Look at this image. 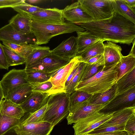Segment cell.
I'll return each mask as SVG.
<instances>
[{
    "instance_id": "obj_1",
    "label": "cell",
    "mask_w": 135,
    "mask_h": 135,
    "mask_svg": "<svg viewBox=\"0 0 135 135\" xmlns=\"http://www.w3.org/2000/svg\"><path fill=\"white\" fill-rule=\"evenodd\" d=\"M76 24L104 41L130 45L135 38V25L114 12L110 18Z\"/></svg>"
},
{
    "instance_id": "obj_2",
    "label": "cell",
    "mask_w": 135,
    "mask_h": 135,
    "mask_svg": "<svg viewBox=\"0 0 135 135\" xmlns=\"http://www.w3.org/2000/svg\"><path fill=\"white\" fill-rule=\"evenodd\" d=\"M117 64L111 66H104L91 78L79 82L75 90L83 91L93 95L111 88L116 83L117 80V72L114 69Z\"/></svg>"
},
{
    "instance_id": "obj_3",
    "label": "cell",
    "mask_w": 135,
    "mask_h": 135,
    "mask_svg": "<svg viewBox=\"0 0 135 135\" xmlns=\"http://www.w3.org/2000/svg\"><path fill=\"white\" fill-rule=\"evenodd\" d=\"M31 30L36 39L35 44L38 45L47 44L52 37L59 35L85 30L76 24L69 22L59 24L43 23L32 20Z\"/></svg>"
},
{
    "instance_id": "obj_4",
    "label": "cell",
    "mask_w": 135,
    "mask_h": 135,
    "mask_svg": "<svg viewBox=\"0 0 135 135\" xmlns=\"http://www.w3.org/2000/svg\"><path fill=\"white\" fill-rule=\"evenodd\" d=\"M46 104L42 121L50 123L54 127L69 113L70 95L65 92L50 95Z\"/></svg>"
},
{
    "instance_id": "obj_5",
    "label": "cell",
    "mask_w": 135,
    "mask_h": 135,
    "mask_svg": "<svg viewBox=\"0 0 135 135\" xmlns=\"http://www.w3.org/2000/svg\"><path fill=\"white\" fill-rule=\"evenodd\" d=\"M78 1L93 20L108 18L115 12L113 7V0H78Z\"/></svg>"
},
{
    "instance_id": "obj_6",
    "label": "cell",
    "mask_w": 135,
    "mask_h": 135,
    "mask_svg": "<svg viewBox=\"0 0 135 135\" xmlns=\"http://www.w3.org/2000/svg\"><path fill=\"white\" fill-rule=\"evenodd\" d=\"M114 113H105L97 111L90 114L73 124L74 135H85L89 133L110 119Z\"/></svg>"
},
{
    "instance_id": "obj_7",
    "label": "cell",
    "mask_w": 135,
    "mask_h": 135,
    "mask_svg": "<svg viewBox=\"0 0 135 135\" xmlns=\"http://www.w3.org/2000/svg\"><path fill=\"white\" fill-rule=\"evenodd\" d=\"M81 62L82 61L80 56H76L51 75L49 80L53 86L49 93V95L59 93H66L65 86L66 81L75 66Z\"/></svg>"
},
{
    "instance_id": "obj_8",
    "label": "cell",
    "mask_w": 135,
    "mask_h": 135,
    "mask_svg": "<svg viewBox=\"0 0 135 135\" xmlns=\"http://www.w3.org/2000/svg\"><path fill=\"white\" fill-rule=\"evenodd\" d=\"M135 107V86L118 93L98 112L112 113L124 108Z\"/></svg>"
},
{
    "instance_id": "obj_9",
    "label": "cell",
    "mask_w": 135,
    "mask_h": 135,
    "mask_svg": "<svg viewBox=\"0 0 135 135\" xmlns=\"http://www.w3.org/2000/svg\"><path fill=\"white\" fill-rule=\"evenodd\" d=\"M70 60L51 53L25 69L26 72L38 71L51 73L56 71L67 64Z\"/></svg>"
},
{
    "instance_id": "obj_10",
    "label": "cell",
    "mask_w": 135,
    "mask_h": 135,
    "mask_svg": "<svg viewBox=\"0 0 135 135\" xmlns=\"http://www.w3.org/2000/svg\"><path fill=\"white\" fill-rule=\"evenodd\" d=\"M0 41L18 44H35L36 39L33 33H22L9 23L0 28Z\"/></svg>"
},
{
    "instance_id": "obj_11",
    "label": "cell",
    "mask_w": 135,
    "mask_h": 135,
    "mask_svg": "<svg viewBox=\"0 0 135 135\" xmlns=\"http://www.w3.org/2000/svg\"><path fill=\"white\" fill-rule=\"evenodd\" d=\"M105 105H97L90 103L88 101L70 107L69 112L66 118L68 124L75 123L90 114L99 111Z\"/></svg>"
},
{
    "instance_id": "obj_12",
    "label": "cell",
    "mask_w": 135,
    "mask_h": 135,
    "mask_svg": "<svg viewBox=\"0 0 135 135\" xmlns=\"http://www.w3.org/2000/svg\"><path fill=\"white\" fill-rule=\"evenodd\" d=\"M0 83L5 97L7 93L12 89L21 85L27 83L25 69H12L4 75Z\"/></svg>"
},
{
    "instance_id": "obj_13",
    "label": "cell",
    "mask_w": 135,
    "mask_h": 135,
    "mask_svg": "<svg viewBox=\"0 0 135 135\" xmlns=\"http://www.w3.org/2000/svg\"><path fill=\"white\" fill-rule=\"evenodd\" d=\"M62 11V9L56 8H44L30 14L28 17L40 23L62 24L65 22Z\"/></svg>"
},
{
    "instance_id": "obj_14",
    "label": "cell",
    "mask_w": 135,
    "mask_h": 135,
    "mask_svg": "<svg viewBox=\"0 0 135 135\" xmlns=\"http://www.w3.org/2000/svg\"><path fill=\"white\" fill-rule=\"evenodd\" d=\"M54 127L46 121L18 125L14 129L17 135H50Z\"/></svg>"
},
{
    "instance_id": "obj_15",
    "label": "cell",
    "mask_w": 135,
    "mask_h": 135,
    "mask_svg": "<svg viewBox=\"0 0 135 135\" xmlns=\"http://www.w3.org/2000/svg\"><path fill=\"white\" fill-rule=\"evenodd\" d=\"M62 13L64 19L75 24L93 20L83 9L78 1L66 6L62 9Z\"/></svg>"
},
{
    "instance_id": "obj_16",
    "label": "cell",
    "mask_w": 135,
    "mask_h": 135,
    "mask_svg": "<svg viewBox=\"0 0 135 135\" xmlns=\"http://www.w3.org/2000/svg\"><path fill=\"white\" fill-rule=\"evenodd\" d=\"M49 96L48 93L32 92L26 100L20 105L25 113H32L46 104Z\"/></svg>"
},
{
    "instance_id": "obj_17",
    "label": "cell",
    "mask_w": 135,
    "mask_h": 135,
    "mask_svg": "<svg viewBox=\"0 0 135 135\" xmlns=\"http://www.w3.org/2000/svg\"><path fill=\"white\" fill-rule=\"evenodd\" d=\"M77 51V37L72 36L64 40L56 47L51 50V52L57 56L70 60L76 56Z\"/></svg>"
},
{
    "instance_id": "obj_18",
    "label": "cell",
    "mask_w": 135,
    "mask_h": 135,
    "mask_svg": "<svg viewBox=\"0 0 135 135\" xmlns=\"http://www.w3.org/2000/svg\"><path fill=\"white\" fill-rule=\"evenodd\" d=\"M104 50L103 54L104 66L109 67L117 64L123 56L121 53V47L115 43L107 41L104 44Z\"/></svg>"
},
{
    "instance_id": "obj_19",
    "label": "cell",
    "mask_w": 135,
    "mask_h": 135,
    "mask_svg": "<svg viewBox=\"0 0 135 135\" xmlns=\"http://www.w3.org/2000/svg\"><path fill=\"white\" fill-rule=\"evenodd\" d=\"M31 84L26 83L18 86L9 91L4 98L20 105L25 101L32 92Z\"/></svg>"
},
{
    "instance_id": "obj_20",
    "label": "cell",
    "mask_w": 135,
    "mask_h": 135,
    "mask_svg": "<svg viewBox=\"0 0 135 135\" xmlns=\"http://www.w3.org/2000/svg\"><path fill=\"white\" fill-rule=\"evenodd\" d=\"M0 113L3 115L19 119L25 113L20 105L6 98L0 105Z\"/></svg>"
},
{
    "instance_id": "obj_21",
    "label": "cell",
    "mask_w": 135,
    "mask_h": 135,
    "mask_svg": "<svg viewBox=\"0 0 135 135\" xmlns=\"http://www.w3.org/2000/svg\"><path fill=\"white\" fill-rule=\"evenodd\" d=\"M76 32L77 35L76 56H79L92 45L101 40L86 30Z\"/></svg>"
},
{
    "instance_id": "obj_22",
    "label": "cell",
    "mask_w": 135,
    "mask_h": 135,
    "mask_svg": "<svg viewBox=\"0 0 135 135\" xmlns=\"http://www.w3.org/2000/svg\"><path fill=\"white\" fill-rule=\"evenodd\" d=\"M32 20L18 13L9 21L10 24L16 31L24 34L32 33L31 25Z\"/></svg>"
},
{
    "instance_id": "obj_23",
    "label": "cell",
    "mask_w": 135,
    "mask_h": 135,
    "mask_svg": "<svg viewBox=\"0 0 135 135\" xmlns=\"http://www.w3.org/2000/svg\"><path fill=\"white\" fill-rule=\"evenodd\" d=\"M134 67L135 55L129 54L127 56H123L114 68V69L117 72V81Z\"/></svg>"
},
{
    "instance_id": "obj_24",
    "label": "cell",
    "mask_w": 135,
    "mask_h": 135,
    "mask_svg": "<svg viewBox=\"0 0 135 135\" xmlns=\"http://www.w3.org/2000/svg\"><path fill=\"white\" fill-rule=\"evenodd\" d=\"M115 12L135 25V10L129 7L124 0H113Z\"/></svg>"
},
{
    "instance_id": "obj_25",
    "label": "cell",
    "mask_w": 135,
    "mask_h": 135,
    "mask_svg": "<svg viewBox=\"0 0 135 135\" xmlns=\"http://www.w3.org/2000/svg\"><path fill=\"white\" fill-rule=\"evenodd\" d=\"M135 113V107L124 108L114 112L111 119L104 124L112 125L126 124Z\"/></svg>"
},
{
    "instance_id": "obj_26",
    "label": "cell",
    "mask_w": 135,
    "mask_h": 135,
    "mask_svg": "<svg viewBox=\"0 0 135 135\" xmlns=\"http://www.w3.org/2000/svg\"><path fill=\"white\" fill-rule=\"evenodd\" d=\"M117 94L116 83L112 88L104 92L93 94L88 100L92 104L105 105L112 99Z\"/></svg>"
},
{
    "instance_id": "obj_27",
    "label": "cell",
    "mask_w": 135,
    "mask_h": 135,
    "mask_svg": "<svg viewBox=\"0 0 135 135\" xmlns=\"http://www.w3.org/2000/svg\"><path fill=\"white\" fill-rule=\"evenodd\" d=\"M116 84L117 94L135 86V67L122 76Z\"/></svg>"
},
{
    "instance_id": "obj_28",
    "label": "cell",
    "mask_w": 135,
    "mask_h": 135,
    "mask_svg": "<svg viewBox=\"0 0 135 135\" xmlns=\"http://www.w3.org/2000/svg\"><path fill=\"white\" fill-rule=\"evenodd\" d=\"M2 42L4 45L16 52L26 59L33 51L39 46L36 44H18L6 41Z\"/></svg>"
},
{
    "instance_id": "obj_29",
    "label": "cell",
    "mask_w": 135,
    "mask_h": 135,
    "mask_svg": "<svg viewBox=\"0 0 135 135\" xmlns=\"http://www.w3.org/2000/svg\"><path fill=\"white\" fill-rule=\"evenodd\" d=\"M104 42L100 40L97 42L78 56L81 57L82 62L85 63L92 57L98 54H103L104 50Z\"/></svg>"
},
{
    "instance_id": "obj_30",
    "label": "cell",
    "mask_w": 135,
    "mask_h": 135,
    "mask_svg": "<svg viewBox=\"0 0 135 135\" xmlns=\"http://www.w3.org/2000/svg\"><path fill=\"white\" fill-rule=\"evenodd\" d=\"M19 119L3 115L0 113V135H4L20 123Z\"/></svg>"
},
{
    "instance_id": "obj_31",
    "label": "cell",
    "mask_w": 135,
    "mask_h": 135,
    "mask_svg": "<svg viewBox=\"0 0 135 135\" xmlns=\"http://www.w3.org/2000/svg\"><path fill=\"white\" fill-rule=\"evenodd\" d=\"M51 53L48 47L39 46L35 49L26 59L25 67H27Z\"/></svg>"
},
{
    "instance_id": "obj_32",
    "label": "cell",
    "mask_w": 135,
    "mask_h": 135,
    "mask_svg": "<svg viewBox=\"0 0 135 135\" xmlns=\"http://www.w3.org/2000/svg\"><path fill=\"white\" fill-rule=\"evenodd\" d=\"M104 66L103 56L100 60L95 63L88 64L86 63L82 77L79 82L83 81L91 78L102 69Z\"/></svg>"
},
{
    "instance_id": "obj_33",
    "label": "cell",
    "mask_w": 135,
    "mask_h": 135,
    "mask_svg": "<svg viewBox=\"0 0 135 135\" xmlns=\"http://www.w3.org/2000/svg\"><path fill=\"white\" fill-rule=\"evenodd\" d=\"M47 107L46 104L42 108L35 112L25 113L20 119V123L18 125L42 122V119Z\"/></svg>"
},
{
    "instance_id": "obj_34",
    "label": "cell",
    "mask_w": 135,
    "mask_h": 135,
    "mask_svg": "<svg viewBox=\"0 0 135 135\" xmlns=\"http://www.w3.org/2000/svg\"><path fill=\"white\" fill-rule=\"evenodd\" d=\"M2 46L9 67L25 64L26 59L6 46L4 45Z\"/></svg>"
},
{
    "instance_id": "obj_35",
    "label": "cell",
    "mask_w": 135,
    "mask_h": 135,
    "mask_svg": "<svg viewBox=\"0 0 135 135\" xmlns=\"http://www.w3.org/2000/svg\"><path fill=\"white\" fill-rule=\"evenodd\" d=\"M55 72L51 73L38 71L26 72L27 83L32 84L47 81L50 79L51 75Z\"/></svg>"
},
{
    "instance_id": "obj_36",
    "label": "cell",
    "mask_w": 135,
    "mask_h": 135,
    "mask_svg": "<svg viewBox=\"0 0 135 135\" xmlns=\"http://www.w3.org/2000/svg\"><path fill=\"white\" fill-rule=\"evenodd\" d=\"M92 95L83 91L75 90L70 95V107L88 101Z\"/></svg>"
},
{
    "instance_id": "obj_37",
    "label": "cell",
    "mask_w": 135,
    "mask_h": 135,
    "mask_svg": "<svg viewBox=\"0 0 135 135\" xmlns=\"http://www.w3.org/2000/svg\"><path fill=\"white\" fill-rule=\"evenodd\" d=\"M12 8L18 13L28 17L30 14L44 9L26 3L25 1L24 2Z\"/></svg>"
},
{
    "instance_id": "obj_38",
    "label": "cell",
    "mask_w": 135,
    "mask_h": 135,
    "mask_svg": "<svg viewBox=\"0 0 135 135\" xmlns=\"http://www.w3.org/2000/svg\"><path fill=\"white\" fill-rule=\"evenodd\" d=\"M85 65V63H80L76 73L66 87V93L69 95L75 91V87L81 78Z\"/></svg>"
},
{
    "instance_id": "obj_39",
    "label": "cell",
    "mask_w": 135,
    "mask_h": 135,
    "mask_svg": "<svg viewBox=\"0 0 135 135\" xmlns=\"http://www.w3.org/2000/svg\"><path fill=\"white\" fill-rule=\"evenodd\" d=\"M125 124L112 125L103 123L88 134H98L115 131H123Z\"/></svg>"
},
{
    "instance_id": "obj_40",
    "label": "cell",
    "mask_w": 135,
    "mask_h": 135,
    "mask_svg": "<svg viewBox=\"0 0 135 135\" xmlns=\"http://www.w3.org/2000/svg\"><path fill=\"white\" fill-rule=\"evenodd\" d=\"M32 87V92L49 93L53 85L49 79L45 82L31 84Z\"/></svg>"
},
{
    "instance_id": "obj_41",
    "label": "cell",
    "mask_w": 135,
    "mask_h": 135,
    "mask_svg": "<svg viewBox=\"0 0 135 135\" xmlns=\"http://www.w3.org/2000/svg\"><path fill=\"white\" fill-rule=\"evenodd\" d=\"M124 130L127 132L128 135H135V115L131 117L127 122Z\"/></svg>"
},
{
    "instance_id": "obj_42",
    "label": "cell",
    "mask_w": 135,
    "mask_h": 135,
    "mask_svg": "<svg viewBox=\"0 0 135 135\" xmlns=\"http://www.w3.org/2000/svg\"><path fill=\"white\" fill-rule=\"evenodd\" d=\"M24 2V0H0V8L11 7Z\"/></svg>"
},
{
    "instance_id": "obj_43",
    "label": "cell",
    "mask_w": 135,
    "mask_h": 135,
    "mask_svg": "<svg viewBox=\"0 0 135 135\" xmlns=\"http://www.w3.org/2000/svg\"><path fill=\"white\" fill-rule=\"evenodd\" d=\"M2 46L0 43V69L8 70L9 66L7 62Z\"/></svg>"
},
{
    "instance_id": "obj_44",
    "label": "cell",
    "mask_w": 135,
    "mask_h": 135,
    "mask_svg": "<svg viewBox=\"0 0 135 135\" xmlns=\"http://www.w3.org/2000/svg\"><path fill=\"white\" fill-rule=\"evenodd\" d=\"M85 135H128V134L127 132L123 130L98 134H88Z\"/></svg>"
},
{
    "instance_id": "obj_45",
    "label": "cell",
    "mask_w": 135,
    "mask_h": 135,
    "mask_svg": "<svg viewBox=\"0 0 135 135\" xmlns=\"http://www.w3.org/2000/svg\"><path fill=\"white\" fill-rule=\"evenodd\" d=\"M81 62H80L78 64L75 66L70 75L68 76L65 83V88L69 84V82L74 77V76L76 73L79 69L80 64Z\"/></svg>"
},
{
    "instance_id": "obj_46",
    "label": "cell",
    "mask_w": 135,
    "mask_h": 135,
    "mask_svg": "<svg viewBox=\"0 0 135 135\" xmlns=\"http://www.w3.org/2000/svg\"><path fill=\"white\" fill-rule=\"evenodd\" d=\"M103 56V54H98L90 59L85 63L88 64H91L95 63L100 60Z\"/></svg>"
},
{
    "instance_id": "obj_47",
    "label": "cell",
    "mask_w": 135,
    "mask_h": 135,
    "mask_svg": "<svg viewBox=\"0 0 135 135\" xmlns=\"http://www.w3.org/2000/svg\"><path fill=\"white\" fill-rule=\"evenodd\" d=\"M131 8L135 9V0H124Z\"/></svg>"
},
{
    "instance_id": "obj_48",
    "label": "cell",
    "mask_w": 135,
    "mask_h": 135,
    "mask_svg": "<svg viewBox=\"0 0 135 135\" xmlns=\"http://www.w3.org/2000/svg\"><path fill=\"white\" fill-rule=\"evenodd\" d=\"M25 2L27 3L31 4H35L39 3L45 1L42 0H24Z\"/></svg>"
},
{
    "instance_id": "obj_49",
    "label": "cell",
    "mask_w": 135,
    "mask_h": 135,
    "mask_svg": "<svg viewBox=\"0 0 135 135\" xmlns=\"http://www.w3.org/2000/svg\"><path fill=\"white\" fill-rule=\"evenodd\" d=\"M4 97L3 91L0 83V105Z\"/></svg>"
},
{
    "instance_id": "obj_50",
    "label": "cell",
    "mask_w": 135,
    "mask_h": 135,
    "mask_svg": "<svg viewBox=\"0 0 135 135\" xmlns=\"http://www.w3.org/2000/svg\"><path fill=\"white\" fill-rule=\"evenodd\" d=\"M133 46L132 47L131 50L129 54H132L134 55L135 54V40H134L133 42Z\"/></svg>"
},
{
    "instance_id": "obj_51",
    "label": "cell",
    "mask_w": 135,
    "mask_h": 135,
    "mask_svg": "<svg viewBox=\"0 0 135 135\" xmlns=\"http://www.w3.org/2000/svg\"><path fill=\"white\" fill-rule=\"evenodd\" d=\"M4 135H17L14 129H12L7 132Z\"/></svg>"
}]
</instances>
